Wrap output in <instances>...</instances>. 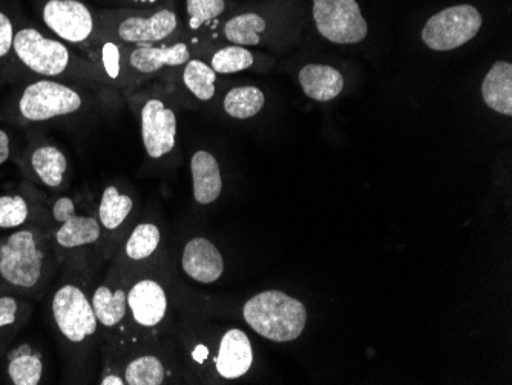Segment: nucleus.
<instances>
[{
  "label": "nucleus",
  "mask_w": 512,
  "mask_h": 385,
  "mask_svg": "<svg viewBox=\"0 0 512 385\" xmlns=\"http://www.w3.org/2000/svg\"><path fill=\"white\" fill-rule=\"evenodd\" d=\"M160 243V228L157 224L146 221L132 229L123 246V255L131 263H140V261L149 260L158 251Z\"/></svg>",
  "instance_id": "393cba45"
},
{
  "label": "nucleus",
  "mask_w": 512,
  "mask_h": 385,
  "mask_svg": "<svg viewBox=\"0 0 512 385\" xmlns=\"http://www.w3.org/2000/svg\"><path fill=\"white\" fill-rule=\"evenodd\" d=\"M128 278L109 274L92 290L91 304L100 329L109 333H125L129 329Z\"/></svg>",
  "instance_id": "9b49d317"
},
{
  "label": "nucleus",
  "mask_w": 512,
  "mask_h": 385,
  "mask_svg": "<svg viewBox=\"0 0 512 385\" xmlns=\"http://www.w3.org/2000/svg\"><path fill=\"white\" fill-rule=\"evenodd\" d=\"M14 30L11 20L0 13V57L7 56L13 48Z\"/></svg>",
  "instance_id": "473e14b6"
},
{
  "label": "nucleus",
  "mask_w": 512,
  "mask_h": 385,
  "mask_svg": "<svg viewBox=\"0 0 512 385\" xmlns=\"http://www.w3.org/2000/svg\"><path fill=\"white\" fill-rule=\"evenodd\" d=\"M313 19L321 36L333 43H359L368 34L356 0H313Z\"/></svg>",
  "instance_id": "1a4fd4ad"
},
{
  "label": "nucleus",
  "mask_w": 512,
  "mask_h": 385,
  "mask_svg": "<svg viewBox=\"0 0 512 385\" xmlns=\"http://www.w3.org/2000/svg\"><path fill=\"white\" fill-rule=\"evenodd\" d=\"M191 60V53L186 43L178 42L169 47L155 45H140V47H125L126 70L138 76H151L163 68L181 66Z\"/></svg>",
  "instance_id": "4468645a"
},
{
  "label": "nucleus",
  "mask_w": 512,
  "mask_h": 385,
  "mask_svg": "<svg viewBox=\"0 0 512 385\" xmlns=\"http://www.w3.org/2000/svg\"><path fill=\"white\" fill-rule=\"evenodd\" d=\"M184 274L201 284L220 280L224 272V260L218 247L207 238H192L184 246L181 258Z\"/></svg>",
  "instance_id": "2eb2a0df"
},
{
  "label": "nucleus",
  "mask_w": 512,
  "mask_h": 385,
  "mask_svg": "<svg viewBox=\"0 0 512 385\" xmlns=\"http://www.w3.org/2000/svg\"><path fill=\"white\" fill-rule=\"evenodd\" d=\"M215 82H217V73L203 60H189L184 66V86L201 102L214 99Z\"/></svg>",
  "instance_id": "bb28decb"
},
{
  "label": "nucleus",
  "mask_w": 512,
  "mask_h": 385,
  "mask_svg": "<svg viewBox=\"0 0 512 385\" xmlns=\"http://www.w3.org/2000/svg\"><path fill=\"white\" fill-rule=\"evenodd\" d=\"M266 105L263 91L256 86H237L230 89L223 100L224 111L227 116L238 120H247L255 117Z\"/></svg>",
  "instance_id": "a878e982"
},
{
  "label": "nucleus",
  "mask_w": 512,
  "mask_h": 385,
  "mask_svg": "<svg viewBox=\"0 0 512 385\" xmlns=\"http://www.w3.org/2000/svg\"><path fill=\"white\" fill-rule=\"evenodd\" d=\"M53 221L54 244L60 252L83 254L102 243L99 220L94 215L82 214L73 197L63 195L54 201Z\"/></svg>",
  "instance_id": "39448f33"
},
{
  "label": "nucleus",
  "mask_w": 512,
  "mask_h": 385,
  "mask_svg": "<svg viewBox=\"0 0 512 385\" xmlns=\"http://www.w3.org/2000/svg\"><path fill=\"white\" fill-rule=\"evenodd\" d=\"M253 364V349L249 336L240 329H230L221 338L215 367L223 379L243 378Z\"/></svg>",
  "instance_id": "dca6fc26"
},
{
  "label": "nucleus",
  "mask_w": 512,
  "mask_h": 385,
  "mask_svg": "<svg viewBox=\"0 0 512 385\" xmlns=\"http://www.w3.org/2000/svg\"><path fill=\"white\" fill-rule=\"evenodd\" d=\"M109 369V367H106ZM122 376L125 385H161L166 381V367L160 356L152 353H129L111 366Z\"/></svg>",
  "instance_id": "f3484780"
},
{
  "label": "nucleus",
  "mask_w": 512,
  "mask_h": 385,
  "mask_svg": "<svg viewBox=\"0 0 512 385\" xmlns=\"http://www.w3.org/2000/svg\"><path fill=\"white\" fill-rule=\"evenodd\" d=\"M142 140L146 154L152 160L165 157L175 148L177 117L160 99H148L140 111Z\"/></svg>",
  "instance_id": "ddd939ff"
},
{
  "label": "nucleus",
  "mask_w": 512,
  "mask_h": 385,
  "mask_svg": "<svg viewBox=\"0 0 512 385\" xmlns=\"http://www.w3.org/2000/svg\"><path fill=\"white\" fill-rule=\"evenodd\" d=\"M194 198L198 205H211L220 198L223 178L217 158L207 151H197L191 160Z\"/></svg>",
  "instance_id": "a211bd4d"
},
{
  "label": "nucleus",
  "mask_w": 512,
  "mask_h": 385,
  "mask_svg": "<svg viewBox=\"0 0 512 385\" xmlns=\"http://www.w3.org/2000/svg\"><path fill=\"white\" fill-rule=\"evenodd\" d=\"M165 287L152 278H140L128 284L129 327L154 330L168 313Z\"/></svg>",
  "instance_id": "f8f14e48"
},
{
  "label": "nucleus",
  "mask_w": 512,
  "mask_h": 385,
  "mask_svg": "<svg viewBox=\"0 0 512 385\" xmlns=\"http://www.w3.org/2000/svg\"><path fill=\"white\" fill-rule=\"evenodd\" d=\"M482 96L486 106L505 116H512V65L494 63L482 83Z\"/></svg>",
  "instance_id": "412c9836"
},
{
  "label": "nucleus",
  "mask_w": 512,
  "mask_h": 385,
  "mask_svg": "<svg viewBox=\"0 0 512 385\" xmlns=\"http://www.w3.org/2000/svg\"><path fill=\"white\" fill-rule=\"evenodd\" d=\"M30 165L45 188H62L68 174V160L59 148L51 145L39 146L31 154Z\"/></svg>",
  "instance_id": "4be33fe9"
},
{
  "label": "nucleus",
  "mask_w": 512,
  "mask_h": 385,
  "mask_svg": "<svg viewBox=\"0 0 512 385\" xmlns=\"http://www.w3.org/2000/svg\"><path fill=\"white\" fill-rule=\"evenodd\" d=\"M30 218V206L20 195H0V229L16 231Z\"/></svg>",
  "instance_id": "c756f323"
},
{
  "label": "nucleus",
  "mask_w": 512,
  "mask_h": 385,
  "mask_svg": "<svg viewBox=\"0 0 512 385\" xmlns=\"http://www.w3.org/2000/svg\"><path fill=\"white\" fill-rule=\"evenodd\" d=\"M8 379L14 385H39L43 378V361L28 344L10 353L7 364Z\"/></svg>",
  "instance_id": "5701e85b"
},
{
  "label": "nucleus",
  "mask_w": 512,
  "mask_h": 385,
  "mask_svg": "<svg viewBox=\"0 0 512 385\" xmlns=\"http://www.w3.org/2000/svg\"><path fill=\"white\" fill-rule=\"evenodd\" d=\"M27 306L14 295H0V347L25 320Z\"/></svg>",
  "instance_id": "7c9ffc66"
},
{
  "label": "nucleus",
  "mask_w": 512,
  "mask_h": 385,
  "mask_svg": "<svg viewBox=\"0 0 512 385\" xmlns=\"http://www.w3.org/2000/svg\"><path fill=\"white\" fill-rule=\"evenodd\" d=\"M50 252L37 229H16L0 238V281L16 292L40 289L50 275Z\"/></svg>",
  "instance_id": "f257e3e1"
},
{
  "label": "nucleus",
  "mask_w": 512,
  "mask_h": 385,
  "mask_svg": "<svg viewBox=\"0 0 512 385\" xmlns=\"http://www.w3.org/2000/svg\"><path fill=\"white\" fill-rule=\"evenodd\" d=\"M10 157V135L0 129V166L7 162Z\"/></svg>",
  "instance_id": "72a5a7b5"
},
{
  "label": "nucleus",
  "mask_w": 512,
  "mask_h": 385,
  "mask_svg": "<svg viewBox=\"0 0 512 385\" xmlns=\"http://www.w3.org/2000/svg\"><path fill=\"white\" fill-rule=\"evenodd\" d=\"M99 37L100 47H97V65L103 76L112 83H120L128 70L125 66V45H120L108 37Z\"/></svg>",
  "instance_id": "cd10ccee"
},
{
  "label": "nucleus",
  "mask_w": 512,
  "mask_h": 385,
  "mask_svg": "<svg viewBox=\"0 0 512 385\" xmlns=\"http://www.w3.org/2000/svg\"><path fill=\"white\" fill-rule=\"evenodd\" d=\"M99 36L119 42L125 47L154 45L171 37L178 27L174 11H103L97 14Z\"/></svg>",
  "instance_id": "7ed1b4c3"
},
{
  "label": "nucleus",
  "mask_w": 512,
  "mask_h": 385,
  "mask_svg": "<svg viewBox=\"0 0 512 385\" xmlns=\"http://www.w3.org/2000/svg\"><path fill=\"white\" fill-rule=\"evenodd\" d=\"M267 30V22L261 14L243 13L230 17L223 27L224 37L232 45L256 47L261 43V34Z\"/></svg>",
  "instance_id": "b1692460"
},
{
  "label": "nucleus",
  "mask_w": 512,
  "mask_h": 385,
  "mask_svg": "<svg viewBox=\"0 0 512 385\" xmlns=\"http://www.w3.org/2000/svg\"><path fill=\"white\" fill-rule=\"evenodd\" d=\"M253 63H255V57L246 47L230 45V47L220 48L212 56L211 68L215 73L226 76V74H237L249 70Z\"/></svg>",
  "instance_id": "c85d7f7f"
},
{
  "label": "nucleus",
  "mask_w": 512,
  "mask_h": 385,
  "mask_svg": "<svg viewBox=\"0 0 512 385\" xmlns=\"http://www.w3.org/2000/svg\"><path fill=\"white\" fill-rule=\"evenodd\" d=\"M299 83L307 97L318 102L336 99L344 89V77L329 65H307L299 73Z\"/></svg>",
  "instance_id": "6ab92c4d"
},
{
  "label": "nucleus",
  "mask_w": 512,
  "mask_h": 385,
  "mask_svg": "<svg viewBox=\"0 0 512 385\" xmlns=\"http://www.w3.org/2000/svg\"><path fill=\"white\" fill-rule=\"evenodd\" d=\"M51 315L57 332L71 347L85 349L99 336L100 326L92 309L91 293L77 281L57 287L51 300Z\"/></svg>",
  "instance_id": "20e7f679"
},
{
  "label": "nucleus",
  "mask_w": 512,
  "mask_h": 385,
  "mask_svg": "<svg viewBox=\"0 0 512 385\" xmlns=\"http://www.w3.org/2000/svg\"><path fill=\"white\" fill-rule=\"evenodd\" d=\"M13 50L23 65L40 76H63L76 66V57L65 43L48 39L34 28H23L14 34Z\"/></svg>",
  "instance_id": "0eeeda50"
},
{
  "label": "nucleus",
  "mask_w": 512,
  "mask_h": 385,
  "mask_svg": "<svg viewBox=\"0 0 512 385\" xmlns=\"http://www.w3.org/2000/svg\"><path fill=\"white\" fill-rule=\"evenodd\" d=\"M482 22V14L473 5H456L430 17L422 40L433 51L456 50L476 37Z\"/></svg>",
  "instance_id": "6e6552de"
},
{
  "label": "nucleus",
  "mask_w": 512,
  "mask_h": 385,
  "mask_svg": "<svg viewBox=\"0 0 512 385\" xmlns=\"http://www.w3.org/2000/svg\"><path fill=\"white\" fill-rule=\"evenodd\" d=\"M83 106L82 94L73 86L54 80H37L23 89L19 112L28 122H46L57 117L73 116Z\"/></svg>",
  "instance_id": "423d86ee"
},
{
  "label": "nucleus",
  "mask_w": 512,
  "mask_h": 385,
  "mask_svg": "<svg viewBox=\"0 0 512 385\" xmlns=\"http://www.w3.org/2000/svg\"><path fill=\"white\" fill-rule=\"evenodd\" d=\"M226 10V0H186L189 27L200 30L203 25L211 24Z\"/></svg>",
  "instance_id": "2f4dec72"
},
{
  "label": "nucleus",
  "mask_w": 512,
  "mask_h": 385,
  "mask_svg": "<svg viewBox=\"0 0 512 385\" xmlns=\"http://www.w3.org/2000/svg\"><path fill=\"white\" fill-rule=\"evenodd\" d=\"M134 211V198L120 191L117 186H106L97 208V220L103 235L117 234Z\"/></svg>",
  "instance_id": "aec40b11"
},
{
  "label": "nucleus",
  "mask_w": 512,
  "mask_h": 385,
  "mask_svg": "<svg viewBox=\"0 0 512 385\" xmlns=\"http://www.w3.org/2000/svg\"><path fill=\"white\" fill-rule=\"evenodd\" d=\"M250 329L273 343H290L306 329L307 309L301 301L279 290H266L243 307Z\"/></svg>",
  "instance_id": "f03ea898"
},
{
  "label": "nucleus",
  "mask_w": 512,
  "mask_h": 385,
  "mask_svg": "<svg viewBox=\"0 0 512 385\" xmlns=\"http://www.w3.org/2000/svg\"><path fill=\"white\" fill-rule=\"evenodd\" d=\"M42 16L46 27L65 42L88 43L99 33L96 16L79 0H48Z\"/></svg>",
  "instance_id": "9d476101"
}]
</instances>
